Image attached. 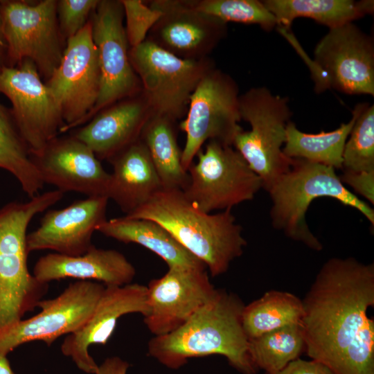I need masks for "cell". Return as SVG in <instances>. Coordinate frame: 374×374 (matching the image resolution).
Returning <instances> with one entry per match:
<instances>
[{
    "label": "cell",
    "instance_id": "obj_36",
    "mask_svg": "<svg viewBox=\"0 0 374 374\" xmlns=\"http://www.w3.org/2000/svg\"><path fill=\"white\" fill-rule=\"evenodd\" d=\"M275 374H335L323 363L314 359L304 360L297 358Z\"/></svg>",
    "mask_w": 374,
    "mask_h": 374
},
{
    "label": "cell",
    "instance_id": "obj_9",
    "mask_svg": "<svg viewBox=\"0 0 374 374\" xmlns=\"http://www.w3.org/2000/svg\"><path fill=\"white\" fill-rule=\"evenodd\" d=\"M188 168V181L182 190L199 209L211 213L231 209L251 200L262 188L261 179L231 145L208 141Z\"/></svg>",
    "mask_w": 374,
    "mask_h": 374
},
{
    "label": "cell",
    "instance_id": "obj_22",
    "mask_svg": "<svg viewBox=\"0 0 374 374\" xmlns=\"http://www.w3.org/2000/svg\"><path fill=\"white\" fill-rule=\"evenodd\" d=\"M135 274L134 267L123 253L93 245L80 256L57 253L44 256L37 261L33 271L41 283L70 278L103 283L105 286L132 283Z\"/></svg>",
    "mask_w": 374,
    "mask_h": 374
},
{
    "label": "cell",
    "instance_id": "obj_14",
    "mask_svg": "<svg viewBox=\"0 0 374 374\" xmlns=\"http://www.w3.org/2000/svg\"><path fill=\"white\" fill-rule=\"evenodd\" d=\"M47 85L60 112L64 132L81 125L98 100L100 71L91 21L67 39L61 62Z\"/></svg>",
    "mask_w": 374,
    "mask_h": 374
},
{
    "label": "cell",
    "instance_id": "obj_25",
    "mask_svg": "<svg viewBox=\"0 0 374 374\" xmlns=\"http://www.w3.org/2000/svg\"><path fill=\"white\" fill-rule=\"evenodd\" d=\"M266 8L274 15L277 27L289 30L298 17H308L330 28L351 23L373 14L371 0H265Z\"/></svg>",
    "mask_w": 374,
    "mask_h": 374
},
{
    "label": "cell",
    "instance_id": "obj_17",
    "mask_svg": "<svg viewBox=\"0 0 374 374\" xmlns=\"http://www.w3.org/2000/svg\"><path fill=\"white\" fill-rule=\"evenodd\" d=\"M148 4L162 15L147 39L177 57H208L226 36V23L193 9L186 0H154Z\"/></svg>",
    "mask_w": 374,
    "mask_h": 374
},
{
    "label": "cell",
    "instance_id": "obj_27",
    "mask_svg": "<svg viewBox=\"0 0 374 374\" xmlns=\"http://www.w3.org/2000/svg\"><path fill=\"white\" fill-rule=\"evenodd\" d=\"M362 105V103L356 105L349 122L342 123L337 129L330 132L305 133L290 121L286 127L283 153L292 159H303L335 170H341L344 145Z\"/></svg>",
    "mask_w": 374,
    "mask_h": 374
},
{
    "label": "cell",
    "instance_id": "obj_30",
    "mask_svg": "<svg viewBox=\"0 0 374 374\" xmlns=\"http://www.w3.org/2000/svg\"><path fill=\"white\" fill-rule=\"evenodd\" d=\"M248 350L258 370L275 374L305 352L300 325H288L249 339Z\"/></svg>",
    "mask_w": 374,
    "mask_h": 374
},
{
    "label": "cell",
    "instance_id": "obj_18",
    "mask_svg": "<svg viewBox=\"0 0 374 374\" xmlns=\"http://www.w3.org/2000/svg\"><path fill=\"white\" fill-rule=\"evenodd\" d=\"M148 312L147 286H105L89 319L80 330L66 336L61 351L82 371L96 374L98 366L89 355V347L106 344L121 317L139 313L145 317Z\"/></svg>",
    "mask_w": 374,
    "mask_h": 374
},
{
    "label": "cell",
    "instance_id": "obj_35",
    "mask_svg": "<svg viewBox=\"0 0 374 374\" xmlns=\"http://www.w3.org/2000/svg\"><path fill=\"white\" fill-rule=\"evenodd\" d=\"M344 184L350 186L355 193L374 204V171L349 172L343 171L339 176Z\"/></svg>",
    "mask_w": 374,
    "mask_h": 374
},
{
    "label": "cell",
    "instance_id": "obj_20",
    "mask_svg": "<svg viewBox=\"0 0 374 374\" xmlns=\"http://www.w3.org/2000/svg\"><path fill=\"white\" fill-rule=\"evenodd\" d=\"M108 200L105 196L88 197L62 209L48 211L39 226L26 236L28 252L49 249L71 256L84 253L93 246V232L106 220Z\"/></svg>",
    "mask_w": 374,
    "mask_h": 374
},
{
    "label": "cell",
    "instance_id": "obj_19",
    "mask_svg": "<svg viewBox=\"0 0 374 374\" xmlns=\"http://www.w3.org/2000/svg\"><path fill=\"white\" fill-rule=\"evenodd\" d=\"M32 159L44 184L54 185L63 193L107 197L110 174L94 152L75 137H56Z\"/></svg>",
    "mask_w": 374,
    "mask_h": 374
},
{
    "label": "cell",
    "instance_id": "obj_10",
    "mask_svg": "<svg viewBox=\"0 0 374 374\" xmlns=\"http://www.w3.org/2000/svg\"><path fill=\"white\" fill-rule=\"evenodd\" d=\"M307 62L317 92L374 96L373 40L352 22L330 28Z\"/></svg>",
    "mask_w": 374,
    "mask_h": 374
},
{
    "label": "cell",
    "instance_id": "obj_28",
    "mask_svg": "<svg viewBox=\"0 0 374 374\" xmlns=\"http://www.w3.org/2000/svg\"><path fill=\"white\" fill-rule=\"evenodd\" d=\"M302 300L283 291L270 290L244 305L242 325L248 339L292 324H300Z\"/></svg>",
    "mask_w": 374,
    "mask_h": 374
},
{
    "label": "cell",
    "instance_id": "obj_26",
    "mask_svg": "<svg viewBox=\"0 0 374 374\" xmlns=\"http://www.w3.org/2000/svg\"><path fill=\"white\" fill-rule=\"evenodd\" d=\"M177 122L152 114L143 127L140 139L145 145L164 189L184 190L188 175L181 165Z\"/></svg>",
    "mask_w": 374,
    "mask_h": 374
},
{
    "label": "cell",
    "instance_id": "obj_7",
    "mask_svg": "<svg viewBox=\"0 0 374 374\" xmlns=\"http://www.w3.org/2000/svg\"><path fill=\"white\" fill-rule=\"evenodd\" d=\"M129 57L153 114L175 122L186 116L197 85L215 66L208 57L183 59L147 39L130 48Z\"/></svg>",
    "mask_w": 374,
    "mask_h": 374
},
{
    "label": "cell",
    "instance_id": "obj_32",
    "mask_svg": "<svg viewBox=\"0 0 374 374\" xmlns=\"http://www.w3.org/2000/svg\"><path fill=\"white\" fill-rule=\"evenodd\" d=\"M343 171H374V105L362 103L343 152Z\"/></svg>",
    "mask_w": 374,
    "mask_h": 374
},
{
    "label": "cell",
    "instance_id": "obj_29",
    "mask_svg": "<svg viewBox=\"0 0 374 374\" xmlns=\"http://www.w3.org/2000/svg\"><path fill=\"white\" fill-rule=\"evenodd\" d=\"M0 168L10 172L33 198L44 183L15 123L11 109L0 103Z\"/></svg>",
    "mask_w": 374,
    "mask_h": 374
},
{
    "label": "cell",
    "instance_id": "obj_21",
    "mask_svg": "<svg viewBox=\"0 0 374 374\" xmlns=\"http://www.w3.org/2000/svg\"><path fill=\"white\" fill-rule=\"evenodd\" d=\"M152 114L141 91L100 111L73 136L86 144L99 160L109 161L140 139Z\"/></svg>",
    "mask_w": 374,
    "mask_h": 374
},
{
    "label": "cell",
    "instance_id": "obj_2",
    "mask_svg": "<svg viewBox=\"0 0 374 374\" xmlns=\"http://www.w3.org/2000/svg\"><path fill=\"white\" fill-rule=\"evenodd\" d=\"M244 305L237 294L218 289L181 326L154 336L148 344V355L173 369L191 357L219 355L240 373L256 374L258 369L249 355V339L242 325Z\"/></svg>",
    "mask_w": 374,
    "mask_h": 374
},
{
    "label": "cell",
    "instance_id": "obj_39",
    "mask_svg": "<svg viewBox=\"0 0 374 374\" xmlns=\"http://www.w3.org/2000/svg\"><path fill=\"white\" fill-rule=\"evenodd\" d=\"M0 374H15L12 371L6 355L0 353Z\"/></svg>",
    "mask_w": 374,
    "mask_h": 374
},
{
    "label": "cell",
    "instance_id": "obj_37",
    "mask_svg": "<svg viewBox=\"0 0 374 374\" xmlns=\"http://www.w3.org/2000/svg\"><path fill=\"white\" fill-rule=\"evenodd\" d=\"M130 364L118 357L107 358L98 366L96 374H126Z\"/></svg>",
    "mask_w": 374,
    "mask_h": 374
},
{
    "label": "cell",
    "instance_id": "obj_11",
    "mask_svg": "<svg viewBox=\"0 0 374 374\" xmlns=\"http://www.w3.org/2000/svg\"><path fill=\"white\" fill-rule=\"evenodd\" d=\"M55 0L34 4L1 1L3 30L8 48V66L31 60L40 75L49 79L60 64L64 49Z\"/></svg>",
    "mask_w": 374,
    "mask_h": 374
},
{
    "label": "cell",
    "instance_id": "obj_8",
    "mask_svg": "<svg viewBox=\"0 0 374 374\" xmlns=\"http://www.w3.org/2000/svg\"><path fill=\"white\" fill-rule=\"evenodd\" d=\"M239 89L235 81L215 66L200 80L190 96L186 118L179 129L186 134L181 165L187 172L194 158L208 141L233 146L243 129L239 109Z\"/></svg>",
    "mask_w": 374,
    "mask_h": 374
},
{
    "label": "cell",
    "instance_id": "obj_31",
    "mask_svg": "<svg viewBox=\"0 0 374 374\" xmlns=\"http://www.w3.org/2000/svg\"><path fill=\"white\" fill-rule=\"evenodd\" d=\"M189 6L206 15L229 21L258 24L269 31L276 26L274 15L262 1L258 0H186Z\"/></svg>",
    "mask_w": 374,
    "mask_h": 374
},
{
    "label": "cell",
    "instance_id": "obj_15",
    "mask_svg": "<svg viewBox=\"0 0 374 374\" xmlns=\"http://www.w3.org/2000/svg\"><path fill=\"white\" fill-rule=\"evenodd\" d=\"M0 93L12 104V113L31 156L41 154L57 137L64 122L35 64L24 60L0 71Z\"/></svg>",
    "mask_w": 374,
    "mask_h": 374
},
{
    "label": "cell",
    "instance_id": "obj_12",
    "mask_svg": "<svg viewBox=\"0 0 374 374\" xmlns=\"http://www.w3.org/2000/svg\"><path fill=\"white\" fill-rule=\"evenodd\" d=\"M105 286L98 282L78 280L54 299L41 300V310L0 329V353L6 355L33 341L51 345L58 337L80 330L89 319Z\"/></svg>",
    "mask_w": 374,
    "mask_h": 374
},
{
    "label": "cell",
    "instance_id": "obj_33",
    "mask_svg": "<svg viewBox=\"0 0 374 374\" xmlns=\"http://www.w3.org/2000/svg\"><path fill=\"white\" fill-rule=\"evenodd\" d=\"M125 17V33L130 48L142 44L150 30L162 15L141 0H121Z\"/></svg>",
    "mask_w": 374,
    "mask_h": 374
},
{
    "label": "cell",
    "instance_id": "obj_23",
    "mask_svg": "<svg viewBox=\"0 0 374 374\" xmlns=\"http://www.w3.org/2000/svg\"><path fill=\"white\" fill-rule=\"evenodd\" d=\"M109 161L113 167L107 196L126 215L163 188L150 153L139 139Z\"/></svg>",
    "mask_w": 374,
    "mask_h": 374
},
{
    "label": "cell",
    "instance_id": "obj_34",
    "mask_svg": "<svg viewBox=\"0 0 374 374\" xmlns=\"http://www.w3.org/2000/svg\"><path fill=\"white\" fill-rule=\"evenodd\" d=\"M99 3L98 0H60L57 15L60 33L67 39L77 34L89 21Z\"/></svg>",
    "mask_w": 374,
    "mask_h": 374
},
{
    "label": "cell",
    "instance_id": "obj_3",
    "mask_svg": "<svg viewBox=\"0 0 374 374\" xmlns=\"http://www.w3.org/2000/svg\"><path fill=\"white\" fill-rule=\"evenodd\" d=\"M154 221L201 260L212 277L227 271L247 246L242 226L231 209L211 214L196 207L180 189L162 188L125 215Z\"/></svg>",
    "mask_w": 374,
    "mask_h": 374
},
{
    "label": "cell",
    "instance_id": "obj_5",
    "mask_svg": "<svg viewBox=\"0 0 374 374\" xmlns=\"http://www.w3.org/2000/svg\"><path fill=\"white\" fill-rule=\"evenodd\" d=\"M58 189L0 208V329L22 319L41 301L48 284L29 272L26 230L33 217L60 201Z\"/></svg>",
    "mask_w": 374,
    "mask_h": 374
},
{
    "label": "cell",
    "instance_id": "obj_4",
    "mask_svg": "<svg viewBox=\"0 0 374 374\" xmlns=\"http://www.w3.org/2000/svg\"><path fill=\"white\" fill-rule=\"evenodd\" d=\"M267 192L272 203L269 215L273 227L314 251H321L323 244L310 229L306 213L317 198L335 199L357 210L374 225L373 208L350 192L330 166L293 159L290 170Z\"/></svg>",
    "mask_w": 374,
    "mask_h": 374
},
{
    "label": "cell",
    "instance_id": "obj_16",
    "mask_svg": "<svg viewBox=\"0 0 374 374\" xmlns=\"http://www.w3.org/2000/svg\"><path fill=\"white\" fill-rule=\"evenodd\" d=\"M206 269L174 266L147 286L149 312L144 323L154 336L165 335L185 323L217 293Z\"/></svg>",
    "mask_w": 374,
    "mask_h": 374
},
{
    "label": "cell",
    "instance_id": "obj_13",
    "mask_svg": "<svg viewBox=\"0 0 374 374\" xmlns=\"http://www.w3.org/2000/svg\"><path fill=\"white\" fill-rule=\"evenodd\" d=\"M91 32L100 71L98 100L82 124L111 105L141 91L140 80L130 61L121 0H103L92 13Z\"/></svg>",
    "mask_w": 374,
    "mask_h": 374
},
{
    "label": "cell",
    "instance_id": "obj_38",
    "mask_svg": "<svg viewBox=\"0 0 374 374\" xmlns=\"http://www.w3.org/2000/svg\"><path fill=\"white\" fill-rule=\"evenodd\" d=\"M8 66V48L3 30L1 6L0 1V71Z\"/></svg>",
    "mask_w": 374,
    "mask_h": 374
},
{
    "label": "cell",
    "instance_id": "obj_24",
    "mask_svg": "<svg viewBox=\"0 0 374 374\" xmlns=\"http://www.w3.org/2000/svg\"><path fill=\"white\" fill-rule=\"evenodd\" d=\"M96 231L124 243L141 245L159 256L168 267L182 266L206 269L201 260L154 221L124 216L105 220L98 226Z\"/></svg>",
    "mask_w": 374,
    "mask_h": 374
},
{
    "label": "cell",
    "instance_id": "obj_6",
    "mask_svg": "<svg viewBox=\"0 0 374 374\" xmlns=\"http://www.w3.org/2000/svg\"><path fill=\"white\" fill-rule=\"evenodd\" d=\"M288 101L265 87L251 88L239 98L241 120L248 122L251 130L239 132L233 146L261 179L267 191L290 170L293 161L283 152L292 116Z\"/></svg>",
    "mask_w": 374,
    "mask_h": 374
},
{
    "label": "cell",
    "instance_id": "obj_1",
    "mask_svg": "<svg viewBox=\"0 0 374 374\" xmlns=\"http://www.w3.org/2000/svg\"><path fill=\"white\" fill-rule=\"evenodd\" d=\"M305 352L335 374H374V265L331 258L302 300Z\"/></svg>",
    "mask_w": 374,
    "mask_h": 374
}]
</instances>
